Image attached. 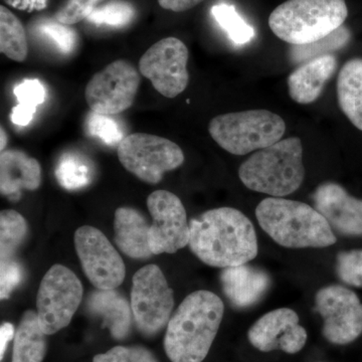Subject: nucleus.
<instances>
[{"mask_svg": "<svg viewBox=\"0 0 362 362\" xmlns=\"http://www.w3.org/2000/svg\"><path fill=\"white\" fill-rule=\"evenodd\" d=\"M190 250L202 263L216 268L244 265L258 255L251 220L239 209H209L189 221Z\"/></svg>", "mask_w": 362, "mask_h": 362, "instance_id": "f257e3e1", "label": "nucleus"}, {"mask_svg": "<svg viewBox=\"0 0 362 362\" xmlns=\"http://www.w3.org/2000/svg\"><path fill=\"white\" fill-rule=\"evenodd\" d=\"M225 306L218 295L199 290L188 295L166 326L164 350L171 362L206 359L223 318Z\"/></svg>", "mask_w": 362, "mask_h": 362, "instance_id": "f03ea898", "label": "nucleus"}, {"mask_svg": "<svg viewBox=\"0 0 362 362\" xmlns=\"http://www.w3.org/2000/svg\"><path fill=\"white\" fill-rule=\"evenodd\" d=\"M256 216L262 230L288 249L327 247L337 242L322 214L304 202L268 197L257 206Z\"/></svg>", "mask_w": 362, "mask_h": 362, "instance_id": "7ed1b4c3", "label": "nucleus"}, {"mask_svg": "<svg viewBox=\"0 0 362 362\" xmlns=\"http://www.w3.org/2000/svg\"><path fill=\"white\" fill-rule=\"evenodd\" d=\"M239 177L249 189L272 197L297 192L305 177L301 139L287 138L255 152L240 166Z\"/></svg>", "mask_w": 362, "mask_h": 362, "instance_id": "20e7f679", "label": "nucleus"}, {"mask_svg": "<svg viewBox=\"0 0 362 362\" xmlns=\"http://www.w3.org/2000/svg\"><path fill=\"white\" fill-rule=\"evenodd\" d=\"M347 16L345 0H287L272 11L269 26L279 39L302 45L327 37Z\"/></svg>", "mask_w": 362, "mask_h": 362, "instance_id": "39448f33", "label": "nucleus"}, {"mask_svg": "<svg viewBox=\"0 0 362 362\" xmlns=\"http://www.w3.org/2000/svg\"><path fill=\"white\" fill-rule=\"evenodd\" d=\"M286 123L268 110L233 112L214 117L209 132L221 148L233 156H246L282 140Z\"/></svg>", "mask_w": 362, "mask_h": 362, "instance_id": "423d86ee", "label": "nucleus"}, {"mask_svg": "<svg viewBox=\"0 0 362 362\" xmlns=\"http://www.w3.org/2000/svg\"><path fill=\"white\" fill-rule=\"evenodd\" d=\"M117 156L126 170L149 185H157L164 173L185 162L182 149L160 136L134 133L125 136L117 147Z\"/></svg>", "mask_w": 362, "mask_h": 362, "instance_id": "0eeeda50", "label": "nucleus"}, {"mask_svg": "<svg viewBox=\"0 0 362 362\" xmlns=\"http://www.w3.org/2000/svg\"><path fill=\"white\" fill-rule=\"evenodd\" d=\"M173 307V289L158 266H145L136 272L132 279L131 308L136 327L144 337H156L168 326Z\"/></svg>", "mask_w": 362, "mask_h": 362, "instance_id": "6e6552de", "label": "nucleus"}, {"mask_svg": "<svg viewBox=\"0 0 362 362\" xmlns=\"http://www.w3.org/2000/svg\"><path fill=\"white\" fill-rule=\"evenodd\" d=\"M82 283L70 269L54 265L40 282L37 314L42 331L52 335L71 323L83 300Z\"/></svg>", "mask_w": 362, "mask_h": 362, "instance_id": "1a4fd4ad", "label": "nucleus"}, {"mask_svg": "<svg viewBox=\"0 0 362 362\" xmlns=\"http://www.w3.org/2000/svg\"><path fill=\"white\" fill-rule=\"evenodd\" d=\"M140 82L135 66L125 59H118L93 76L86 87V101L94 113L117 115L134 103Z\"/></svg>", "mask_w": 362, "mask_h": 362, "instance_id": "9d476101", "label": "nucleus"}, {"mask_svg": "<svg viewBox=\"0 0 362 362\" xmlns=\"http://www.w3.org/2000/svg\"><path fill=\"white\" fill-rule=\"evenodd\" d=\"M315 308L328 342L346 345L361 337L362 303L356 292L341 285L326 286L316 293Z\"/></svg>", "mask_w": 362, "mask_h": 362, "instance_id": "9b49d317", "label": "nucleus"}, {"mask_svg": "<svg viewBox=\"0 0 362 362\" xmlns=\"http://www.w3.org/2000/svg\"><path fill=\"white\" fill-rule=\"evenodd\" d=\"M188 56L182 40L173 37L162 39L151 45L140 59V73L162 96L173 99L185 92L189 83Z\"/></svg>", "mask_w": 362, "mask_h": 362, "instance_id": "f8f14e48", "label": "nucleus"}, {"mask_svg": "<svg viewBox=\"0 0 362 362\" xmlns=\"http://www.w3.org/2000/svg\"><path fill=\"white\" fill-rule=\"evenodd\" d=\"M75 247L83 271L98 290H114L122 284L126 268L122 258L101 230L90 226L78 228Z\"/></svg>", "mask_w": 362, "mask_h": 362, "instance_id": "ddd939ff", "label": "nucleus"}, {"mask_svg": "<svg viewBox=\"0 0 362 362\" xmlns=\"http://www.w3.org/2000/svg\"><path fill=\"white\" fill-rule=\"evenodd\" d=\"M152 216L149 245L153 255L175 254L189 243V223L180 197L168 190H157L147 199Z\"/></svg>", "mask_w": 362, "mask_h": 362, "instance_id": "4468645a", "label": "nucleus"}, {"mask_svg": "<svg viewBox=\"0 0 362 362\" xmlns=\"http://www.w3.org/2000/svg\"><path fill=\"white\" fill-rule=\"evenodd\" d=\"M247 338L255 349L262 352L282 350L285 354L301 351L308 339L299 316L290 308H279L259 318L247 331Z\"/></svg>", "mask_w": 362, "mask_h": 362, "instance_id": "2eb2a0df", "label": "nucleus"}, {"mask_svg": "<svg viewBox=\"0 0 362 362\" xmlns=\"http://www.w3.org/2000/svg\"><path fill=\"white\" fill-rule=\"evenodd\" d=\"M312 199L332 230L345 237H362V199L335 182L319 185Z\"/></svg>", "mask_w": 362, "mask_h": 362, "instance_id": "dca6fc26", "label": "nucleus"}, {"mask_svg": "<svg viewBox=\"0 0 362 362\" xmlns=\"http://www.w3.org/2000/svg\"><path fill=\"white\" fill-rule=\"evenodd\" d=\"M221 283L233 306L247 309L263 299L270 288L271 278L263 269L244 264L223 269Z\"/></svg>", "mask_w": 362, "mask_h": 362, "instance_id": "f3484780", "label": "nucleus"}, {"mask_svg": "<svg viewBox=\"0 0 362 362\" xmlns=\"http://www.w3.org/2000/svg\"><path fill=\"white\" fill-rule=\"evenodd\" d=\"M42 178L39 161L25 152L9 149L0 154V192L9 201H20L23 189L37 190Z\"/></svg>", "mask_w": 362, "mask_h": 362, "instance_id": "a211bd4d", "label": "nucleus"}, {"mask_svg": "<svg viewBox=\"0 0 362 362\" xmlns=\"http://www.w3.org/2000/svg\"><path fill=\"white\" fill-rule=\"evenodd\" d=\"M334 54H326L298 66L288 77V92L298 104L314 103L322 94L325 85L337 70Z\"/></svg>", "mask_w": 362, "mask_h": 362, "instance_id": "6ab92c4d", "label": "nucleus"}, {"mask_svg": "<svg viewBox=\"0 0 362 362\" xmlns=\"http://www.w3.org/2000/svg\"><path fill=\"white\" fill-rule=\"evenodd\" d=\"M150 226L146 218L133 207H119L114 218L115 243L126 256L147 259L153 256L149 245Z\"/></svg>", "mask_w": 362, "mask_h": 362, "instance_id": "aec40b11", "label": "nucleus"}, {"mask_svg": "<svg viewBox=\"0 0 362 362\" xmlns=\"http://www.w3.org/2000/svg\"><path fill=\"white\" fill-rule=\"evenodd\" d=\"M87 309L93 315L102 319L112 337L123 340L130 334L133 319L132 308L127 299L114 290H97L90 293Z\"/></svg>", "mask_w": 362, "mask_h": 362, "instance_id": "412c9836", "label": "nucleus"}, {"mask_svg": "<svg viewBox=\"0 0 362 362\" xmlns=\"http://www.w3.org/2000/svg\"><path fill=\"white\" fill-rule=\"evenodd\" d=\"M337 100L342 113L362 131V59L343 65L337 78Z\"/></svg>", "mask_w": 362, "mask_h": 362, "instance_id": "4be33fe9", "label": "nucleus"}, {"mask_svg": "<svg viewBox=\"0 0 362 362\" xmlns=\"http://www.w3.org/2000/svg\"><path fill=\"white\" fill-rule=\"evenodd\" d=\"M47 337L37 312H25L14 337L11 362H42L47 354Z\"/></svg>", "mask_w": 362, "mask_h": 362, "instance_id": "5701e85b", "label": "nucleus"}, {"mask_svg": "<svg viewBox=\"0 0 362 362\" xmlns=\"http://www.w3.org/2000/svg\"><path fill=\"white\" fill-rule=\"evenodd\" d=\"M0 52L13 61L28 58V44L23 23L7 7L0 6Z\"/></svg>", "mask_w": 362, "mask_h": 362, "instance_id": "b1692460", "label": "nucleus"}, {"mask_svg": "<svg viewBox=\"0 0 362 362\" xmlns=\"http://www.w3.org/2000/svg\"><path fill=\"white\" fill-rule=\"evenodd\" d=\"M351 39V33L346 26L342 25L327 37L311 44L292 45L289 49V58L292 63L299 65L319 57L332 54L346 47Z\"/></svg>", "mask_w": 362, "mask_h": 362, "instance_id": "393cba45", "label": "nucleus"}, {"mask_svg": "<svg viewBox=\"0 0 362 362\" xmlns=\"http://www.w3.org/2000/svg\"><path fill=\"white\" fill-rule=\"evenodd\" d=\"M13 93L18 99V105L13 107V111H11V121L16 125H28L32 122L37 106L45 102L44 85L37 78L25 80L14 88Z\"/></svg>", "mask_w": 362, "mask_h": 362, "instance_id": "a878e982", "label": "nucleus"}, {"mask_svg": "<svg viewBox=\"0 0 362 362\" xmlns=\"http://www.w3.org/2000/svg\"><path fill=\"white\" fill-rule=\"evenodd\" d=\"M28 235V223L21 214L13 209L0 214V259H14L21 245Z\"/></svg>", "mask_w": 362, "mask_h": 362, "instance_id": "bb28decb", "label": "nucleus"}, {"mask_svg": "<svg viewBox=\"0 0 362 362\" xmlns=\"http://www.w3.org/2000/svg\"><path fill=\"white\" fill-rule=\"evenodd\" d=\"M56 176L62 187L66 189H78L89 185L92 180V169L83 157L66 154L59 162Z\"/></svg>", "mask_w": 362, "mask_h": 362, "instance_id": "cd10ccee", "label": "nucleus"}, {"mask_svg": "<svg viewBox=\"0 0 362 362\" xmlns=\"http://www.w3.org/2000/svg\"><path fill=\"white\" fill-rule=\"evenodd\" d=\"M213 14L221 28L230 35L235 44H247L255 37V30L245 23L235 7L228 4H218L213 8Z\"/></svg>", "mask_w": 362, "mask_h": 362, "instance_id": "c85d7f7f", "label": "nucleus"}, {"mask_svg": "<svg viewBox=\"0 0 362 362\" xmlns=\"http://www.w3.org/2000/svg\"><path fill=\"white\" fill-rule=\"evenodd\" d=\"M134 16L132 4L124 0H114L98 6L87 20L97 25L124 26L128 25Z\"/></svg>", "mask_w": 362, "mask_h": 362, "instance_id": "c756f323", "label": "nucleus"}, {"mask_svg": "<svg viewBox=\"0 0 362 362\" xmlns=\"http://www.w3.org/2000/svg\"><path fill=\"white\" fill-rule=\"evenodd\" d=\"M335 269L344 284L362 288V250L338 252Z\"/></svg>", "mask_w": 362, "mask_h": 362, "instance_id": "7c9ffc66", "label": "nucleus"}, {"mask_svg": "<svg viewBox=\"0 0 362 362\" xmlns=\"http://www.w3.org/2000/svg\"><path fill=\"white\" fill-rule=\"evenodd\" d=\"M93 362H159L146 347L115 346L105 354H97Z\"/></svg>", "mask_w": 362, "mask_h": 362, "instance_id": "2f4dec72", "label": "nucleus"}, {"mask_svg": "<svg viewBox=\"0 0 362 362\" xmlns=\"http://www.w3.org/2000/svg\"><path fill=\"white\" fill-rule=\"evenodd\" d=\"M87 130L90 135L99 138L108 145L119 144L123 140L122 131L114 119L107 115L94 113L88 118Z\"/></svg>", "mask_w": 362, "mask_h": 362, "instance_id": "473e14b6", "label": "nucleus"}, {"mask_svg": "<svg viewBox=\"0 0 362 362\" xmlns=\"http://www.w3.org/2000/svg\"><path fill=\"white\" fill-rule=\"evenodd\" d=\"M105 0H68L54 14V20L73 25L87 20L90 13Z\"/></svg>", "mask_w": 362, "mask_h": 362, "instance_id": "72a5a7b5", "label": "nucleus"}, {"mask_svg": "<svg viewBox=\"0 0 362 362\" xmlns=\"http://www.w3.org/2000/svg\"><path fill=\"white\" fill-rule=\"evenodd\" d=\"M40 33L47 39L54 40L62 52L68 54L75 49L77 45V33L70 25H64L58 21H45L40 23Z\"/></svg>", "mask_w": 362, "mask_h": 362, "instance_id": "f704fd0d", "label": "nucleus"}, {"mask_svg": "<svg viewBox=\"0 0 362 362\" xmlns=\"http://www.w3.org/2000/svg\"><path fill=\"white\" fill-rule=\"evenodd\" d=\"M23 278V266L16 259L0 263V298L8 299Z\"/></svg>", "mask_w": 362, "mask_h": 362, "instance_id": "c9c22d12", "label": "nucleus"}, {"mask_svg": "<svg viewBox=\"0 0 362 362\" xmlns=\"http://www.w3.org/2000/svg\"><path fill=\"white\" fill-rule=\"evenodd\" d=\"M204 0H158L159 6L166 11L183 13L199 6Z\"/></svg>", "mask_w": 362, "mask_h": 362, "instance_id": "e433bc0d", "label": "nucleus"}, {"mask_svg": "<svg viewBox=\"0 0 362 362\" xmlns=\"http://www.w3.org/2000/svg\"><path fill=\"white\" fill-rule=\"evenodd\" d=\"M7 4L21 11H40L47 7V0H4Z\"/></svg>", "mask_w": 362, "mask_h": 362, "instance_id": "4c0bfd02", "label": "nucleus"}, {"mask_svg": "<svg viewBox=\"0 0 362 362\" xmlns=\"http://www.w3.org/2000/svg\"><path fill=\"white\" fill-rule=\"evenodd\" d=\"M16 328L11 323L6 322L1 324L0 327V358L4 359L8 343L14 339L16 337Z\"/></svg>", "mask_w": 362, "mask_h": 362, "instance_id": "58836bf2", "label": "nucleus"}, {"mask_svg": "<svg viewBox=\"0 0 362 362\" xmlns=\"http://www.w3.org/2000/svg\"><path fill=\"white\" fill-rule=\"evenodd\" d=\"M1 143H0V149H1V152L4 151V148H6V142H7V136L6 134V132H4V128H1Z\"/></svg>", "mask_w": 362, "mask_h": 362, "instance_id": "ea45409f", "label": "nucleus"}]
</instances>
